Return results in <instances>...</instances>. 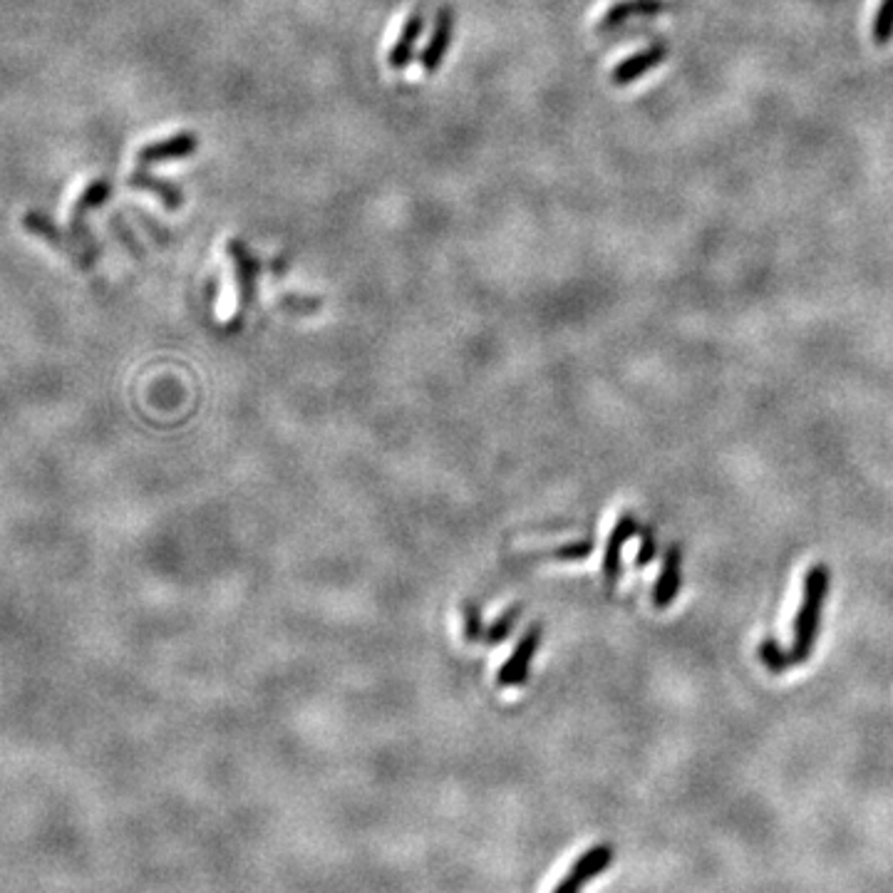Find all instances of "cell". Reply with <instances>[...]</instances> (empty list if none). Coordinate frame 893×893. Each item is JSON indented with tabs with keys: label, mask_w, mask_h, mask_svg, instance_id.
<instances>
[{
	"label": "cell",
	"mask_w": 893,
	"mask_h": 893,
	"mask_svg": "<svg viewBox=\"0 0 893 893\" xmlns=\"http://www.w3.org/2000/svg\"><path fill=\"white\" fill-rule=\"evenodd\" d=\"M680 586H683V549L678 544H673L668 549V554H665L663 566H660V576L653 586V606L658 611H665L678 598Z\"/></svg>",
	"instance_id": "7"
},
{
	"label": "cell",
	"mask_w": 893,
	"mask_h": 893,
	"mask_svg": "<svg viewBox=\"0 0 893 893\" xmlns=\"http://www.w3.org/2000/svg\"><path fill=\"white\" fill-rule=\"evenodd\" d=\"M226 254H229L231 263H234L236 273V286L241 291V301L244 306H249L256 296V283H258V261L249 251V246L241 239H231L226 244Z\"/></svg>",
	"instance_id": "10"
},
{
	"label": "cell",
	"mask_w": 893,
	"mask_h": 893,
	"mask_svg": "<svg viewBox=\"0 0 893 893\" xmlns=\"http://www.w3.org/2000/svg\"><path fill=\"white\" fill-rule=\"evenodd\" d=\"M110 194H112V184L107 182V179H95V182H92L90 187L80 194V199L75 201V206H72V214H70L72 236H75V239L80 241L82 249H87L90 254L95 251V246H92V241H90V231H87L85 219L92 209H100L102 204H107Z\"/></svg>",
	"instance_id": "4"
},
{
	"label": "cell",
	"mask_w": 893,
	"mask_h": 893,
	"mask_svg": "<svg viewBox=\"0 0 893 893\" xmlns=\"http://www.w3.org/2000/svg\"><path fill=\"white\" fill-rule=\"evenodd\" d=\"M871 38L876 45H889L893 40V0H881L871 23Z\"/></svg>",
	"instance_id": "15"
},
{
	"label": "cell",
	"mask_w": 893,
	"mask_h": 893,
	"mask_svg": "<svg viewBox=\"0 0 893 893\" xmlns=\"http://www.w3.org/2000/svg\"><path fill=\"white\" fill-rule=\"evenodd\" d=\"M539 643H541V626L536 623V626H531L529 631L521 636L519 643H516L514 653H511V658L502 665V670H499L497 683L502 685V688H516V685L524 683L526 675H529L531 658L536 655Z\"/></svg>",
	"instance_id": "5"
},
{
	"label": "cell",
	"mask_w": 893,
	"mask_h": 893,
	"mask_svg": "<svg viewBox=\"0 0 893 893\" xmlns=\"http://www.w3.org/2000/svg\"><path fill=\"white\" fill-rule=\"evenodd\" d=\"M829 593V569L824 564L809 566L807 578H804V598L799 606L797 618H794V640L792 648L787 650L792 665L807 663L812 655L814 645L819 638V626H822L824 601Z\"/></svg>",
	"instance_id": "1"
},
{
	"label": "cell",
	"mask_w": 893,
	"mask_h": 893,
	"mask_svg": "<svg viewBox=\"0 0 893 893\" xmlns=\"http://www.w3.org/2000/svg\"><path fill=\"white\" fill-rule=\"evenodd\" d=\"M613 859H616V849H613L611 844L591 846L586 854H581V859L571 866L569 874L561 879V884L551 893H581L588 881L601 876L603 871L613 864Z\"/></svg>",
	"instance_id": "2"
},
{
	"label": "cell",
	"mask_w": 893,
	"mask_h": 893,
	"mask_svg": "<svg viewBox=\"0 0 893 893\" xmlns=\"http://www.w3.org/2000/svg\"><path fill=\"white\" fill-rule=\"evenodd\" d=\"M199 149V139L194 132H179L172 134L167 139H159V142L147 144L137 152V162L142 167H152V164H164L174 162V159H187Z\"/></svg>",
	"instance_id": "6"
},
{
	"label": "cell",
	"mask_w": 893,
	"mask_h": 893,
	"mask_svg": "<svg viewBox=\"0 0 893 893\" xmlns=\"http://www.w3.org/2000/svg\"><path fill=\"white\" fill-rule=\"evenodd\" d=\"M668 10L665 0H621L603 13L598 30H616L633 18H650Z\"/></svg>",
	"instance_id": "11"
},
{
	"label": "cell",
	"mask_w": 893,
	"mask_h": 893,
	"mask_svg": "<svg viewBox=\"0 0 893 893\" xmlns=\"http://www.w3.org/2000/svg\"><path fill=\"white\" fill-rule=\"evenodd\" d=\"M454 30V13L449 8H442L435 18V30H432V38L427 43L425 53H422L420 65L425 72L440 70L442 60H445L449 50V40H452Z\"/></svg>",
	"instance_id": "12"
},
{
	"label": "cell",
	"mask_w": 893,
	"mask_h": 893,
	"mask_svg": "<svg viewBox=\"0 0 893 893\" xmlns=\"http://www.w3.org/2000/svg\"><path fill=\"white\" fill-rule=\"evenodd\" d=\"M422 30H425V18H422L420 10H415V13L407 18L400 38H397V43L392 45L390 55H387V65H390L392 70H402V67H407L412 63V58H415L417 38L422 35Z\"/></svg>",
	"instance_id": "13"
},
{
	"label": "cell",
	"mask_w": 893,
	"mask_h": 893,
	"mask_svg": "<svg viewBox=\"0 0 893 893\" xmlns=\"http://www.w3.org/2000/svg\"><path fill=\"white\" fill-rule=\"evenodd\" d=\"M127 184L132 189H144V192L157 194L159 201H162L169 211H177L179 206L184 204L182 189H177L174 184H169V182H162V179L152 177V174H147V172H134L132 177L127 179Z\"/></svg>",
	"instance_id": "14"
},
{
	"label": "cell",
	"mask_w": 893,
	"mask_h": 893,
	"mask_svg": "<svg viewBox=\"0 0 893 893\" xmlns=\"http://www.w3.org/2000/svg\"><path fill=\"white\" fill-rule=\"evenodd\" d=\"M655 551H658V539H655L653 529H645L643 536H640V549L636 559L638 569H643V566H648L655 559Z\"/></svg>",
	"instance_id": "20"
},
{
	"label": "cell",
	"mask_w": 893,
	"mask_h": 893,
	"mask_svg": "<svg viewBox=\"0 0 893 893\" xmlns=\"http://www.w3.org/2000/svg\"><path fill=\"white\" fill-rule=\"evenodd\" d=\"M665 58H668V45L665 43L648 45L645 50H640V53L623 60V63L611 72V82L616 87L631 85V82L640 80L645 72H650V70H655L658 65H663Z\"/></svg>",
	"instance_id": "9"
},
{
	"label": "cell",
	"mask_w": 893,
	"mask_h": 893,
	"mask_svg": "<svg viewBox=\"0 0 893 893\" xmlns=\"http://www.w3.org/2000/svg\"><path fill=\"white\" fill-rule=\"evenodd\" d=\"M593 551V541L591 539H583V541H574V544H566L561 549L549 551V559H559V561H581L588 559Z\"/></svg>",
	"instance_id": "18"
},
{
	"label": "cell",
	"mask_w": 893,
	"mask_h": 893,
	"mask_svg": "<svg viewBox=\"0 0 893 893\" xmlns=\"http://www.w3.org/2000/svg\"><path fill=\"white\" fill-rule=\"evenodd\" d=\"M23 226H25V231L40 236V239L48 241L50 246H55L58 251H63V254L72 258V261L82 263V266H90V258H87L90 254H85V249L80 246V241H77L75 236L60 231L58 224H55L48 214H40V211H28V214L23 216Z\"/></svg>",
	"instance_id": "3"
},
{
	"label": "cell",
	"mask_w": 893,
	"mask_h": 893,
	"mask_svg": "<svg viewBox=\"0 0 893 893\" xmlns=\"http://www.w3.org/2000/svg\"><path fill=\"white\" fill-rule=\"evenodd\" d=\"M521 611H524V608H521V606H511L509 611L504 613V616H499L497 621H494L492 626H489V631L484 633V643H489V645L504 643V640L509 638L511 628H514L516 621H519Z\"/></svg>",
	"instance_id": "17"
},
{
	"label": "cell",
	"mask_w": 893,
	"mask_h": 893,
	"mask_svg": "<svg viewBox=\"0 0 893 893\" xmlns=\"http://www.w3.org/2000/svg\"><path fill=\"white\" fill-rule=\"evenodd\" d=\"M464 638L469 643L482 638V616H479V608H474L472 603H464Z\"/></svg>",
	"instance_id": "19"
},
{
	"label": "cell",
	"mask_w": 893,
	"mask_h": 893,
	"mask_svg": "<svg viewBox=\"0 0 893 893\" xmlns=\"http://www.w3.org/2000/svg\"><path fill=\"white\" fill-rule=\"evenodd\" d=\"M636 531H638V519L636 514H631V511H626V514L616 521V526H613L606 544V556H603V578H606L608 586L618 583V578H621L623 546L628 544L631 536H636Z\"/></svg>",
	"instance_id": "8"
},
{
	"label": "cell",
	"mask_w": 893,
	"mask_h": 893,
	"mask_svg": "<svg viewBox=\"0 0 893 893\" xmlns=\"http://www.w3.org/2000/svg\"><path fill=\"white\" fill-rule=\"evenodd\" d=\"M760 660L765 663V668L769 670V673H774V675H782L784 670L792 668L789 653H784L774 638H765L760 643Z\"/></svg>",
	"instance_id": "16"
}]
</instances>
